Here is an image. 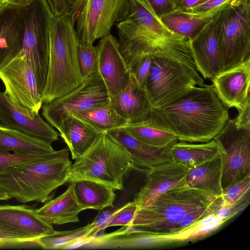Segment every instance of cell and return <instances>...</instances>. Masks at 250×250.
Masks as SVG:
<instances>
[{"label": "cell", "instance_id": "39", "mask_svg": "<svg viewBox=\"0 0 250 250\" xmlns=\"http://www.w3.org/2000/svg\"><path fill=\"white\" fill-rule=\"evenodd\" d=\"M52 14L60 17L77 7L82 6L84 0H46Z\"/></svg>", "mask_w": 250, "mask_h": 250}, {"label": "cell", "instance_id": "27", "mask_svg": "<svg viewBox=\"0 0 250 250\" xmlns=\"http://www.w3.org/2000/svg\"><path fill=\"white\" fill-rule=\"evenodd\" d=\"M222 163L218 153L213 158L189 167L187 185L218 197L222 194Z\"/></svg>", "mask_w": 250, "mask_h": 250}, {"label": "cell", "instance_id": "25", "mask_svg": "<svg viewBox=\"0 0 250 250\" xmlns=\"http://www.w3.org/2000/svg\"><path fill=\"white\" fill-rule=\"evenodd\" d=\"M57 130L66 144L73 160L89 148L101 133L72 115L64 120Z\"/></svg>", "mask_w": 250, "mask_h": 250}, {"label": "cell", "instance_id": "10", "mask_svg": "<svg viewBox=\"0 0 250 250\" xmlns=\"http://www.w3.org/2000/svg\"><path fill=\"white\" fill-rule=\"evenodd\" d=\"M109 100L105 84L97 71L67 94L44 104L42 115L49 124L58 129L69 116L88 110Z\"/></svg>", "mask_w": 250, "mask_h": 250}, {"label": "cell", "instance_id": "43", "mask_svg": "<svg viewBox=\"0 0 250 250\" xmlns=\"http://www.w3.org/2000/svg\"><path fill=\"white\" fill-rule=\"evenodd\" d=\"M154 14L158 19L175 11V0H146Z\"/></svg>", "mask_w": 250, "mask_h": 250}, {"label": "cell", "instance_id": "31", "mask_svg": "<svg viewBox=\"0 0 250 250\" xmlns=\"http://www.w3.org/2000/svg\"><path fill=\"white\" fill-rule=\"evenodd\" d=\"M71 115L88 124L101 132L119 128L127 123L115 111L110 100L88 110Z\"/></svg>", "mask_w": 250, "mask_h": 250}, {"label": "cell", "instance_id": "12", "mask_svg": "<svg viewBox=\"0 0 250 250\" xmlns=\"http://www.w3.org/2000/svg\"><path fill=\"white\" fill-rule=\"evenodd\" d=\"M5 94L14 103L36 111L43 103L35 74L24 55L19 54L0 70Z\"/></svg>", "mask_w": 250, "mask_h": 250}, {"label": "cell", "instance_id": "30", "mask_svg": "<svg viewBox=\"0 0 250 250\" xmlns=\"http://www.w3.org/2000/svg\"><path fill=\"white\" fill-rule=\"evenodd\" d=\"M218 153L214 139L199 144L178 141L171 147L172 160L188 167L209 160Z\"/></svg>", "mask_w": 250, "mask_h": 250}, {"label": "cell", "instance_id": "18", "mask_svg": "<svg viewBox=\"0 0 250 250\" xmlns=\"http://www.w3.org/2000/svg\"><path fill=\"white\" fill-rule=\"evenodd\" d=\"M109 100L117 113L129 124L146 119L155 108L146 88L140 84L132 73L127 86Z\"/></svg>", "mask_w": 250, "mask_h": 250}, {"label": "cell", "instance_id": "32", "mask_svg": "<svg viewBox=\"0 0 250 250\" xmlns=\"http://www.w3.org/2000/svg\"><path fill=\"white\" fill-rule=\"evenodd\" d=\"M94 225L91 223L84 227L67 231H57L54 234L44 236L35 240V243L46 250H65L66 247L76 240L88 237Z\"/></svg>", "mask_w": 250, "mask_h": 250}, {"label": "cell", "instance_id": "21", "mask_svg": "<svg viewBox=\"0 0 250 250\" xmlns=\"http://www.w3.org/2000/svg\"><path fill=\"white\" fill-rule=\"evenodd\" d=\"M0 222L19 230L34 242L57 231L39 215L36 209L26 205H0Z\"/></svg>", "mask_w": 250, "mask_h": 250}, {"label": "cell", "instance_id": "9", "mask_svg": "<svg viewBox=\"0 0 250 250\" xmlns=\"http://www.w3.org/2000/svg\"><path fill=\"white\" fill-rule=\"evenodd\" d=\"M222 163V190L250 175V128L238 127L229 119L213 138Z\"/></svg>", "mask_w": 250, "mask_h": 250}, {"label": "cell", "instance_id": "28", "mask_svg": "<svg viewBox=\"0 0 250 250\" xmlns=\"http://www.w3.org/2000/svg\"><path fill=\"white\" fill-rule=\"evenodd\" d=\"M72 184L76 199L83 210H98L113 207L115 190L105 184L88 180L70 182Z\"/></svg>", "mask_w": 250, "mask_h": 250}, {"label": "cell", "instance_id": "42", "mask_svg": "<svg viewBox=\"0 0 250 250\" xmlns=\"http://www.w3.org/2000/svg\"><path fill=\"white\" fill-rule=\"evenodd\" d=\"M250 202V194L227 207H221L216 214L217 217L228 220L247 208Z\"/></svg>", "mask_w": 250, "mask_h": 250}, {"label": "cell", "instance_id": "40", "mask_svg": "<svg viewBox=\"0 0 250 250\" xmlns=\"http://www.w3.org/2000/svg\"><path fill=\"white\" fill-rule=\"evenodd\" d=\"M153 56H145L140 59L130 73H133L140 84L146 88Z\"/></svg>", "mask_w": 250, "mask_h": 250}, {"label": "cell", "instance_id": "24", "mask_svg": "<svg viewBox=\"0 0 250 250\" xmlns=\"http://www.w3.org/2000/svg\"><path fill=\"white\" fill-rule=\"evenodd\" d=\"M36 210L42 219L53 225L79 222V214L83 209L76 199L72 184L70 182L63 193L49 200Z\"/></svg>", "mask_w": 250, "mask_h": 250}, {"label": "cell", "instance_id": "13", "mask_svg": "<svg viewBox=\"0 0 250 250\" xmlns=\"http://www.w3.org/2000/svg\"><path fill=\"white\" fill-rule=\"evenodd\" d=\"M0 124L19 129L52 143L59 139V134L40 115L38 111L13 102L0 91Z\"/></svg>", "mask_w": 250, "mask_h": 250}, {"label": "cell", "instance_id": "33", "mask_svg": "<svg viewBox=\"0 0 250 250\" xmlns=\"http://www.w3.org/2000/svg\"><path fill=\"white\" fill-rule=\"evenodd\" d=\"M222 207V199L220 196L209 206L188 213L175 227L171 235L177 234L190 228L208 216L216 213Z\"/></svg>", "mask_w": 250, "mask_h": 250}, {"label": "cell", "instance_id": "47", "mask_svg": "<svg viewBox=\"0 0 250 250\" xmlns=\"http://www.w3.org/2000/svg\"><path fill=\"white\" fill-rule=\"evenodd\" d=\"M32 0H11L10 4L21 7L29 3Z\"/></svg>", "mask_w": 250, "mask_h": 250}, {"label": "cell", "instance_id": "34", "mask_svg": "<svg viewBox=\"0 0 250 250\" xmlns=\"http://www.w3.org/2000/svg\"><path fill=\"white\" fill-rule=\"evenodd\" d=\"M77 55L81 75L83 79L98 71V54L93 44L78 43Z\"/></svg>", "mask_w": 250, "mask_h": 250}, {"label": "cell", "instance_id": "48", "mask_svg": "<svg viewBox=\"0 0 250 250\" xmlns=\"http://www.w3.org/2000/svg\"><path fill=\"white\" fill-rule=\"evenodd\" d=\"M11 198L5 191L0 188V201H6Z\"/></svg>", "mask_w": 250, "mask_h": 250}, {"label": "cell", "instance_id": "1", "mask_svg": "<svg viewBox=\"0 0 250 250\" xmlns=\"http://www.w3.org/2000/svg\"><path fill=\"white\" fill-rule=\"evenodd\" d=\"M161 109L178 140L190 143L213 139L229 119L228 108L212 84L196 86Z\"/></svg>", "mask_w": 250, "mask_h": 250}, {"label": "cell", "instance_id": "45", "mask_svg": "<svg viewBox=\"0 0 250 250\" xmlns=\"http://www.w3.org/2000/svg\"><path fill=\"white\" fill-rule=\"evenodd\" d=\"M234 120L238 127L250 128V101L239 111Z\"/></svg>", "mask_w": 250, "mask_h": 250}, {"label": "cell", "instance_id": "22", "mask_svg": "<svg viewBox=\"0 0 250 250\" xmlns=\"http://www.w3.org/2000/svg\"><path fill=\"white\" fill-rule=\"evenodd\" d=\"M22 37L20 7L9 3L0 14V70L20 54Z\"/></svg>", "mask_w": 250, "mask_h": 250}, {"label": "cell", "instance_id": "35", "mask_svg": "<svg viewBox=\"0 0 250 250\" xmlns=\"http://www.w3.org/2000/svg\"><path fill=\"white\" fill-rule=\"evenodd\" d=\"M250 194V175L223 190L221 198L222 207H227Z\"/></svg>", "mask_w": 250, "mask_h": 250}, {"label": "cell", "instance_id": "7", "mask_svg": "<svg viewBox=\"0 0 250 250\" xmlns=\"http://www.w3.org/2000/svg\"><path fill=\"white\" fill-rule=\"evenodd\" d=\"M20 9L23 25L20 54L25 56L42 94L48 72L52 13L46 0H32Z\"/></svg>", "mask_w": 250, "mask_h": 250}, {"label": "cell", "instance_id": "19", "mask_svg": "<svg viewBox=\"0 0 250 250\" xmlns=\"http://www.w3.org/2000/svg\"><path fill=\"white\" fill-rule=\"evenodd\" d=\"M119 128L154 146H171L178 141L176 133L161 109L155 108L147 118L141 122L126 123Z\"/></svg>", "mask_w": 250, "mask_h": 250}, {"label": "cell", "instance_id": "15", "mask_svg": "<svg viewBox=\"0 0 250 250\" xmlns=\"http://www.w3.org/2000/svg\"><path fill=\"white\" fill-rule=\"evenodd\" d=\"M188 167L174 161L147 169L145 184L134 199L137 209L171 189L188 186Z\"/></svg>", "mask_w": 250, "mask_h": 250}, {"label": "cell", "instance_id": "20", "mask_svg": "<svg viewBox=\"0 0 250 250\" xmlns=\"http://www.w3.org/2000/svg\"><path fill=\"white\" fill-rule=\"evenodd\" d=\"M190 47L196 70L204 79L211 80L221 72L218 38L212 20L190 41Z\"/></svg>", "mask_w": 250, "mask_h": 250}, {"label": "cell", "instance_id": "2", "mask_svg": "<svg viewBox=\"0 0 250 250\" xmlns=\"http://www.w3.org/2000/svg\"><path fill=\"white\" fill-rule=\"evenodd\" d=\"M69 154L66 146L48 157L10 166L0 172V188L22 203H46L52 191L69 182Z\"/></svg>", "mask_w": 250, "mask_h": 250}, {"label": "cell", "instance_id": "49", "mask_svg": "<svg viewBox=\"0 0 250 250\" xmlns=\"http://www.w3.org/2000/svg\"><path fill=\"white\" fill-rule=\"evenodd\" d=\"M9 3L7 1L0 0V14L8 6Z\"/></svg>", "mask_w": 250, "mask_h": 250}, {"label": "cell", "instance_id": "26", "mask_svg": "<svg viewBox=\"0 0 250 250\" xmlns=\"http://www.w3.org/2000/svg\"><path fill=\"white\" fill-rule=\"evenodd\" d=\"M0 150L27 155L48 154L55 151L49 142L1 124Z\"/></svg>", "mask_w": 250, "mask_h": 250}, {"label": "cell", "instance_id": "3", "mask_svg": "<svg viewBox=\"0 0 250 250\" xmlns=\"http://www.w3.org/2000/svg\"><path fill=\"white\" fill-rule=\"evenodd\" d=\"M81 7L72 9L60 17L52 14L48 72L42 93L44 104L67 94L84 80L79 65V43L75 27Z\"/></svg>", "mask_w": 250, "mask_h": 250}, {"label": "cell", "instance_id": "50", "mask_svg": "<svg viewBox=\"0 0 250 250\" xmlns=\"http://www.w3.org/2000/svg\"><path fill=\"white\" fill-rule=\"evenodd\" d=\"M3 0L7 1H8V2H9V3H10V2H11V0Z\"/></svg>", "mask_w": 250, "mask_h": 250}, {"label": "cell", "instance_id": "23", "mask_svg": "<svg viewBox=\"0 0 250 250\" xmlns=\"http://www.w3.org/2000/svg\"><path fill=\"white\" fill-rule=\"evenodd\" d=\"M130 153L135 167L150 168L172 160L171 146L156 147L142 142L120 128L107 131Z\"/></svg>", "mask_w": 250, "mask_h": 250}, {"label": "cell", "instance_id": "5", "mask_svg": "<svg viewBox=\"0 0 250 250\" xmlns=\"http://www.w3.org/2000/svg\"><path fill=\"white\" fill-rule=\"evenodd\" d=\"M134 168L126 148L108 133L102 132L71 164L68 181L88 180L123 190L124 181Z\"/></svg>", "mask_w": 250, "mask_h": 250}, {"label": "cell", "instance_id": "29", "mask_svg": "<svg viewBox=\"0 0 250 250\" xmlns=\"http://www.w3.org/2000/svg\"><path fill=\"white\" fill-rule=\"evenodd\" d=\"M215 14L200 15L175 10L159 19L169 30L191 41L212 20Z\"/></svg>", "mask_w": 250, "mask_h": 250}, {"label": "cell", "instance_id": "38", "mask_svg": "<svg viewBox=\"0 0 250 250\" xmlns=\"http://www.w3.org/2000/svg\"><path fill=\"white\" fill-rule=\"evenodd\" d=\"M0 241L14 244L17 246L35 243L34 241L19 230L0 222Z\"/></svg>", "mask_w": 250, "mask_h": 250}, {"label": "cell", "instance_id": "37", "mask_svg": "<svg viewBox=\"0 0 250 250\" xmlns=\"http://www.w3.org/2000/svg\"><path fill=\"white\" fill-rule=\"evenodd\" d=\"M56 151L48 154L27 155L15 153L11 154L9 151L0 150V172L11 166L48 157L54 154Z\"/></svg>", "mask_w": 250, "mask_h": 250}, {"label": "cell", "instance_id": "4", "mask_svg": "<svg viewBox=\"0 0 250 250\" xmlns=\"http://www.w3.org/2000/svg\"><path fill=\"white\" fill-rule=\"evenodd\" d=\"M217 198L188 186L171 189L137 208L132 222L125 227L138 231L171 235L187 214L209 206Z\"/></svg>", "mask_w": 250, "mask_h": 250}, {"label": "cell", "instance_id": "46", "mask_svg": "<svg viewBox=\"0 0 250 250\" xmlns=\"http://www.w3.org/2000/svg\"><path fill=\"white\" fill-rule=\"evenodd\" d=\"M208 0H175V9L176 11L186 12Z\"/></svg>", "mask_w": 250, "mask_h": 250}, {"label": "cell", "instance_id": "6", "mask_svg": "<svg viewBox=\"0 0 250 250\" xmlns=\"http://www.w3.org/2000/svg\"><path fill=\"white\" fill-rule=\"evenodd\" d=\"M221 71L250 57V0H232L214 14Z\"/></svg>", "mask_w": 250, "mask_h": 250}, {"label": "cell", "instance_id": "8", "mask_svg": "<svg viewBox=\"0 0 250 250\" xmlns=\"http://www.w3.org/2000/svg\"><path fill=\"white\" fill-rule=\"evenodd\" d=\"M205 85L196 70L162 55L153 56L145 87L154 107L161 109L191 88Z\"/></svg>", "mask_w": 250, "mask_h": 250}, {"label": "cell", "instance_id": "44", "mask_svg": "<svg viewBox=\"0 0 250 250\" xmlns=\"http://www.w3.org/2000/svg\"><path fill=\"white\" fill-rule=\"evenodd\" d=\"M114 210H100L97 215L91 222L94 225V228L89 234L92 238L98 235V234L101 231L106 229L107 225L110 218L114 212Z\"/></svg>", "mask_w": 250, "mask_h": 250}, {"label": "cell", "instance_id": "36", "mask_svg": "<svg viewBox=\"0 0 250 250\" xmlns=\"http://www.w3.org/2000/svg\"><path fill=\"white\" fill-rule=\"evenodd\" d=\"M137 210L135 201L129 202L116 209L112 214L106 228L114 226H128L132 222Z\"/></svg>", "mask_w": 250, "mask_h": 250}, {"label": "cell", "instance_id": "11", "mask_svg": "<svg viewBox=\"0 0 250 250\" xmlns=\"http://www.w3.org/2000/svg\"><path fill=\"white\" fill-rule=\"evenodd\" d=\"M129 0H84L75 27L79 43L93 44L126 16Z\"/></svg>", "mask_w": 250, "mask_h": 250}, {"label": "cell", "instance_id": "41", "mask_svg": "<svg viewBox=\"0 0 250 250\" xmlns=\"http://www.w3.org/2000/svg\"><path fill=\"white\" fill-rule=\"evenodd\" d=\"M232 1V0H208L186 12L200 15L213 14Z\"/></svg>", "mask_w": 250, "mask_h": 250}, {"label": "cell", "instance_id": "16", "mask_svg": "<svg viewBox=\"0 0 250 250\" xmlns=\"http://www.w3.org/2000/svg\"><path fill=\"white\" fill-rule=\"evenodd\" d=\"M211 80L221 101L228 108L234 107L239 111L250 101V57L220 72Z\"/></svg>", "mask_w": 250, "mask_h": 250}, {"label": "cell", "instance_id": "14", "mask_svg": "<svg viewBox=\"0 0 250 250\" xmlns=\"http://www.w3.org/2000/svg\"><path fill=\"white\" fill-rule=\"evenodd\" d=\"M96 47L98 72L110 98L127 86L130 72L120 52L118 40L111 33L100 39Z\"/></svg>", "mask_w": 250, "mask_h": 250}, {"label": "cell", "instance_id": "17", "mask_svg": "<svg viewBox=\"0 0 250 250\" xmlns=\"http://www.w3.org/2000/svg\"><path fill=\"white\" fill-rule=\"evenodd\" d=\"M175 242L173 235H163L131 230L125 226L97 235L83 248L88 249H145Z\"/></svg>", "mask_w": 250, "mask_h": 250}]
</instances>
